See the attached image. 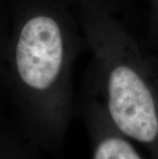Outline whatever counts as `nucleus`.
I'll return each mask as SVG.
<instances>
[{
  "instance_id": "f257e3e1",
  "label": "nucleus",
  "mask_w": 158,
  "mask_h": 159,
  "mask_svg": "<svg viewBox=\"0 0 158 159\" xmlns=\"http://www.w3.org/2000/svg\"><path fill=\"white\" fill-rule=\"evenodd\" d=\"M109 111L117 127L126 136L145 143L157 136L153 98L141 77L129 67H117L111 73Z\"/></svg>"
},
{
  "instance_id": "f03ea898",
  "label": "nucleus",
  "mask_w": 158,
  "mask_h": 159,
  "mask_svg": "<svg viewBox=\"0 0 158 159\" xmlns=\"http://www.w3.org/2000/svg\"><path fill=\"white\" fill-rule=\"evenodd\" d=\"M63 62V41L56 23L37 16L26 24L16 46V66L22 79L36 89H45L56 78Z\"/></svg>"
},
{
  "instance_id": "7ed1b4c3",
  "label": "nucleus",
  "mask_w": 158,
  "mask_h": 159,
  "mask_svg": "<svg viewBox=\"0 0 158 159\" xmlns=\"http://www.w3.org/2000/svg\"><path fill=\"white\" fill-rule=\"evenodd\" d=\"M95 159H141L130 144L121 139H107L97 147Z\"/></svg>"
}]
</instances>
